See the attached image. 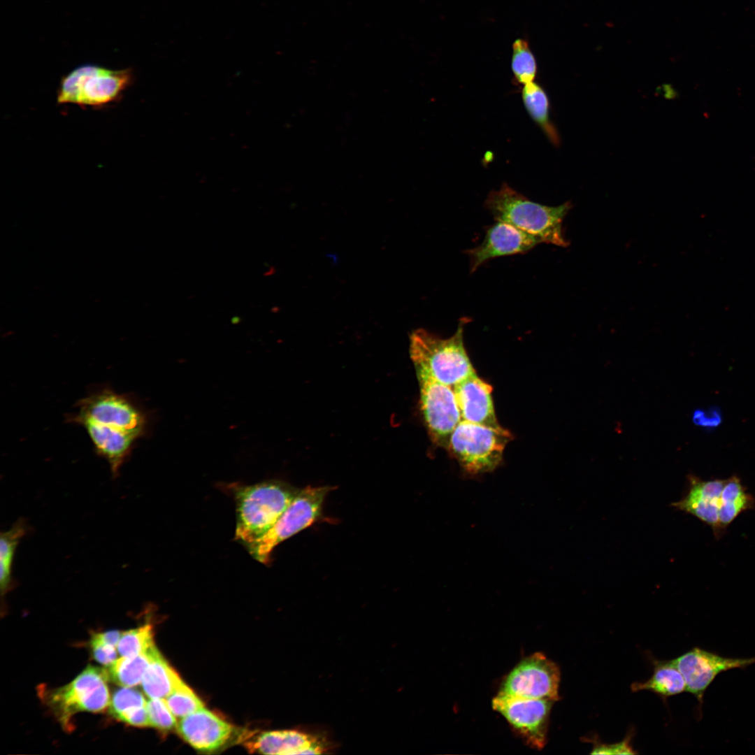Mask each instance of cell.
I'll return each instance as SVG.
<instances>
[{"label":"cell","mask_w":755,"mask_h":755,"mask_svg":"<svg viewBox=\"0 0 755 755\" xmlns=\"http://www.w3.org/2000/svg\"><path fill=\"white\" fill-rule=\"evenodd\" d=\"M754 497L746 492L740 479L732 476L726 479L721 492L719 521L724 531L726 527L743 511L754 507Z\"/></svg>","instance_id":"obj_21"},{"label":"cell","mask_w":755,"mask_h":755,"mask_svg":"<svg viewBox=\"0 0 755 755\" xmlns=\"http://www.w3.org/2000/svg\"><path fill=\"white\" fill-rule=\"evenodd\" d=\"M144 696L132 687H124L116 690L110 698L109 705L111 714L117 718L120 714L146 705Z\"/></svg>","instance_id":"obj_27"},{"label":"cell","mask_w":755,"mask_h":755,"mask_svg":"<svg viewBox=\"0 0 755 755\" xmlns=\"http://www.w3.org/2000/svg\"><path fill=\"white\" fill-rule=\"evenodd\" d=\"M178 731L191 746L201 752H213L223 747L231 737L233 727L204 708L181 718Z\"/></svg>","instance_id":"obj_14"},{"label":"cell","mask_w":755,"mask_h":755,"mask_svg":"<svg viewBox=\"0 0 755 755\" xmlns=\"http://www.w3.org/2000/svg\"><path fill=\"white\" fill-rule=\"evenodd\" d=\"M90 646L94 659L103 666L108 667L117 659V647L104 642L95 633L92 636Z\"/></svg>","instance_id":"obj_29"},{"label":"cell","mask_w":755,"mask_h":755,"mask_svg":"<svg viewBox=\"0 0 755 755\" xmlns=\"http://www.w3.org/2000/svg\"><path fill=\"white\" fill-rule=\"evenodd\" d=\"M157 648L153 645L146 651L133 656H121L106 670L108 680L119 686L134 687L141 683L143 675Z\"/></svg>","instance_id":"obj_20"},{"label":"cell","mask_w":755,"mask_h":755,"mask_svg":"<svg viewBox=\"0 0 755 755\" xmlns=\"http://www.w3.org/2000/svg\"><path fill=\"white\" fill-rule=\"evenodd\" d=\"M116 719L134 726L145 727L150 726L146 705L123 712Z\"/></svg>","instance_id":"obj_30"},{"label":"cell","mask_w":755,"mask_h":755,"mask_svg":"<svg viewBox=\"0 0 755 755\" xmlns=\"http://www.w3.org/2000/svg\"><path fill=\"white\" fill-rule=\"evenodd\" d=\"M693 420L695 424L700 426L715 427L721 423V417L720 412L715 408L708 410H698L693 413Z\"/></svg>","instance_id":"obj_32"},{"label":"cell","mask_w":755,"mask_h":755,"mask_svg":"<svg viewBox=\"0 0 755 755\" xmlns=\"http://www.w3.org/2000/svg\"><path fill=\"white\" fill-rule=\"evenodd\" d=\"M153 645L152 627L147 624L122 633L117 649L121 656H133L146 651Z\"/></svg>","instance_id":"obj_25"},{"label":"cell","mask_w":755,"mask_h":755,"mask_svg":"<svg viewBox=\"0 0 755 755\" xmlns=\"http://www.w3.org/2000/svg\"><path fill=\"white\" fill-rule=\"evenodd\" d=\"M630 739H626L621 742L605 745V744H597L595 745L591 754H633L636 752L633 751L631 746L629 744Z\"/></svg>","instance_id":"obj_31"},{"label":"cell","mask_w":755,"mask_h":755,"mask_svg":"<svg viewBox=\"0 0 755 755\" xmlns=\"http://www.w3.org/2000/svg\"><path fill=\"white\" fill-rule=\"evenodd\" d=\"M130 69L114 70L85 64L61 79L57 101L60 104L101 108L117 102L132 83Z\"/></svg>","instance_id":"obj_5"},{"label":"cell","mask_w":755,"mask_h":755,"mask_svg":"<svg viewBox=\"0 0 755 755\" xmlns=\"http://www.w3.org/2000/svg\"><path fill=\"white\" fill-rule=\"evenodd\" d=\"M511 66L519 82L526 85L533 81L536 62L526 41L517 39L514 42Z\"/></svg>","instance_id":"obj_24"},{"label":"cell","mask_w":755,"mask_h":755,"mask_svg":"<svg viewBox=\"0 0 755 755\" xmlns=\"http://www.w3.org/2000/svg\"><path fill=\"white\" fill-rule=\"evenodd\" d=\"M108 680L106 670L89 666L72 682L48 693V703L64 727L78 712H101L109 707Z\"/></svg>","instance_id":"obj_7"},{"label":"cell","mask_w":755,"mask_h":755,"mask_svg":"<svg viewBox=\"0 0 755 755\" xmlns=\"http://www.w3.org/2000/svg\"><path fill=\"white\" fill-rule=\"evenodd\" d=\"M682 675L686 691L702 703L706 689L717 675L734 668H745L755 662V657L728 658L694 647L673 660Z\"/></svg>","instance_id":"obj_12"},{"label":"cell","mask_w":755,"mask_h":755,"mask_svg":"<svg viewBox=\"0 0 755 755\" xmlns=\"http://www.w3.org/2000/svg\"><path fill=\"white\" fill-rule=\"evenodd\" d=\"M172 713L182 718L203 707L200 698L182 680L164 698Z\"/></svg>","instance_id":"obj_26"},{"label":"cell","mask_w":755,"mask_h":755,"mask_svg":"<svg viewBox=\"0 0 755 755\" xmlns=\"http://www.w3.org/2000/svg\"><path fill=\"white\" fill-rule=\"evenodd\" d=\"M726 480L703 481L689 476V489L681 500L673 503L676 509L696 517L710 526L715 536L723 532L719 521V510L722 490Z\"/></svg>","instance_id":"obj_15"},{"label":"cell","mask_w":755,"mask_h":755,"mask_svg":"<svg viewBox=\"0 0 755 755\" xmlns=\"http://www.w3.org/2000/svg\"><path fill=\"white\" fill-rule=\"evenodd\" d=\"M27 531L26 521L17 520L0 535V589L3 598L16 584L12 575V566L15 549L21 538Z\"/></svg>","instance_id":"obj_22"},{"label":"cell","mask_w":755,"mask_h":755,"mask_svg":"<svg viewBox=\"0 0 755 755\" xmlns=\"http://www.w3.org/2000/svg\"><path fill=\"white\" fill-rule=\"evenodd\" d=\"M461 420L490 426H500L494 412L492 387L476 373L454 387Z\"/></svg>","instance_id":"obj_17"},{"label":"cell","mask_w":755,"mask_h":755,"mask_svg":"<svg viewBox=\"0 0 755 755\" xmlns=\"http://www.w3.org/2000/svg\"><path fill=\"white\" fill-rule=\"evenodd\" d=\"M181 681L157 649L143 675L141 686L148 698H166Z\"/></svg>","instance_id":"obj_18"},{"label":"cell","mask_w":755,"mask_h":755,"mask_svg":"<svg viewBox=\"0 0 755 755\" xmlns=\"http://www.w3.org/2000/svg\"><path fill=\"white\" fill-rule=\"evenodd\" d=\"M146 707L151 726L168 731L176 726L175 716L169 709L164 698H150L147 701Z\"/></svg>","instance_id":"obj_28"},{"label":"cell","mask_w":755,"mask_h":755,"mask_svg":"<svg viewBox=\"0 0 755 755\" xmlns=\"http://www.w3.org/2000/svg\"><path fill=\"white\" fill-rule=\"evenodd\" d=\"M522 94L530 115L554 143L557 142V134L549 120V101L544 90L533 81L524 85Z\"/></svg>","instance_id":"obj_23"},{"label":"cell","mask_w":755,"mask_h":755,"mask_svg":"<svg viewBox=\"0 0 755 755\" xmlns=\"http://www.w3.org/2000/svg\"><path fill=\"white\" fill-rule=\"evenodd\" d=\"M633 691L649 690L664 697L686 691L684 679L673 660L656 661L652 677L644 682L631 685Z\"/></svg>","instance_id":"obj_19"},{"label":"cell","mask_w":755,"mask_h":755,"mask_svg":"<svg viewBox=\"0 0 755 755\" xmlns=\"http://www.w3.org/2000/svg\"><path fill=\"white\" fill-rule=\"evenodd\" d=\"M512 434L501 426L461 420L453 431L447 450L470 474L494 470L502 461Z\"/></svg>","instance_id":"obj_6"},{"label":"cell","mask_w":755,"mask_h":755,"mask_svg":"<svg viewBox=\"0 0 755 755\" xmlns=\"http://www.w3.org/2000/svg\"><path fill=\"white\" fill-rule=\"evenodd\" d=\"M540 242L513 225L496 221L489 226L480 245L465 251L470 262V273L475 272L489 259L527 252Z\"/></svg>","instance_id":"obj_13"},{"label":"cell","mask_w":755,"mask_h":755,"mask_svg":"<svg viewBox=\"0 0 755 755\" xmlns=\"http://www.w3.org/2000/svg\"><path fill=\"white\" fill-rule=\"evenodd\" d=\"M554 701L527 698L498 693L492 698L494 710L533 749H542L547 741L549 720Z\"/></svg>","instance_id":"obj_11"},{"label":"cell","mask_w":755,"mask_h":755,"mask_svg":"<svg viewBox=\"0 0 755 755\" xmlns=\"http://www.w3.org/2000/svg\"><path fill=\"white\" fill-rule=\"evenodd\" d=\"M330 490L329 487H308L299 491L273 526L247 546L250 554L259 561L266 563L277 545L309 526L319 518Z\"/></svg>","instance_id":"obj_8"},{"label":"cell","mask_w":755,"mask_h":755,"mask_svg":"<svg viewBox=\"0 0 755 755\" xmlns=\"http://www.w3.org/2000/svg\"><path fill=\"white\" fill-rule=\"evenodd\" d=\"M559 666L543 653L535 652L519 661L504 677L498 693L521 698L559 700Z\"/></svg>","instance_id":"obj_10"},{"label":"cell","mask_w":755,"mask_h":755,"mask_svg":"<svg viewBox=\"0 0 755 755\" xmlns=\"http://www.w3.org/2000/svg\"><path fill=\"white\" fill-rule=\"evenodd\" d=\"M466 320L461 319L456 332L447 338L424 329L414 331L410 337V354L415 368L453 388L475 373L463 344Z\"/></svg>","instance_id":"obj_3"},{"label":"cell","mask_w":755,"mask_h":755,"mask_svg":"<svg viewBox=\"0 0 755 755\" xmlns=\"http://www.w3.org/2000/svg\"><path fill=\"white\" fill-rule=\"evenodd\" d=\"M82 425L98 454L116 477L134 443L145 431L144 412L127 395L111 389L94 391L82 398L71 419Z\"/></svg>","instance_id":"obj_1"},{"label":"cell","mask_w":755,"mask_h":755,"mask_svg":"<svg viewBox=\"0 0 755 755\" xmlns=\"http://www.w3.org/2000/svg\"><path fill=\"white\" fill-rule=\"evenodd\" d=\"M485 207L496 221L513 225L537 238L540 243L559 247L569 245L562 223L571 208L570 202L558 206L542 205L504 183L498 190L489 192Z\"/></svg>","instance_id":"obj_2"},{"label":"cell","mask_w":755,"mask_h":755,"mask_svg":"<svg viewBox=\"0 0 755 755\" xmlns=\"http://www.w3.org/2000/svg\"><path fill=\"white\" fill-rule=\"evenodd\" d=\"M415 369L426 428L432 441L447 449L453 431L461 421L454 388L436 380L421 369Z\"/></svg>","instance_id":"obj_9"},{"label":"cell","mask_w":755,"mask_h":755,"mask_svg":"<svg viewBox=\"0 0 755 755\" xmlns=\"http://www.w3.org/2000/svg\"><path fill=\"white\" fill-rule=\"evenodd\" d=\"M245 743L252 752L264 754H322L327 749L324 738L296 730L263 732Z\"/></svg>","instance_id":"obj_16"},{"label":"cell","mask_w":755,"mask_h":755,"mask_svg":"<svg viewBox=\"0 0 755 755\" xmlns=\"http://www.w3.org/2000/svg\"><path fill=\"white\" fill-rule=\"evenodd\" d=\"M96 636L104 642L114 647L117 646L122 633L118 631H110L103 633H95Z\"/></svg>","instance_id":"obj_33"},{"label":"cell","mask_w":755,"mask_h":755,"mask_svg":"<svg viewBox=\"0 0 755 755\" xmlns=\"http://www.w3.org/2000/svg\"><path fill=\"white\" fill-rule=\"evenodd\" d=\"M236 492V538L247 547L273 526L299 491L273 481L242 487Z\"/></svg>","instance_id":"obj_4"}]
</instances>
